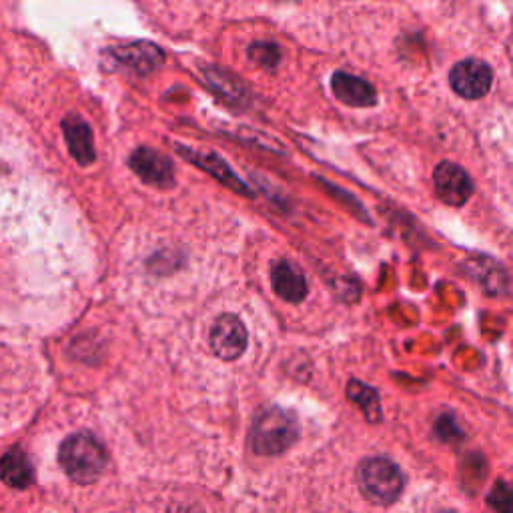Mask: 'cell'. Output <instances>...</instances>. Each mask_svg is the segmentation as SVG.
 I'll list each match as a JSON object with an SVG mask.
<instances>
[{
  "instance_id": "cell-1",
  "label": "cell",
  "mask_w": 513,
  "mask_h": 513,
  "mask_svg": "<svg viewBox=\"0 0 513 513\" xmlns=\"http://www.w3.org/2000/svg\"><path fill=\"white\" fill-rule=\"evenodd\" d=\"M107 451L91 433H75L67 437L59 449V463L65 473L83 485L95 483L107 467Z\"/></svg>"
},
{
  "instance_id": "cell-2",
  "label": "cell",
  "mask_w": 513,
  "mask_h": 513,
  "mask_svg": "<svg viewBox=\"0 0 513 513\" xmlns=\"http://www.w3.org/2000/svg\"><path fill=\"white\" fill-rule=\"evenodd\" d=\"M301 427L295 413L269 407L261 411L253 423L251 447L257 455H279L299 439Z\"/></svg>"
},
{
  "instance_id": "cell-3",
  "label": "cell",
  "mask_w": 513,
  "mask_h": 513,
  "mask_svg": "<svg viewBox=\"0 0 513 513\" xmlns=\"http://www.w3.org/2000/svg\"><path fill=\"white\" fill-rule=\"evenodd\" d=\"M363 495L375 505H391L399 499L405 479L401 469L387 457H369L357 469Z\"/></svg>"
},
{
  "instance_id": "cell-4",
  "label": "cell",
  "mask_w": 513,
  "mask_h": 513,
  "mask_svg": "<svg viewBox=\"0 0 513 513\" xmlns=\"http://www.w3.org/2000/svg\"><path fill=\"white\" fill-rule=\"evenodd\" d=\"M209 343H211L213 353L219 359L235 361L247 349V343H249L247 327L243 325V321L237 315H221L211 329Z\"/></svg>"
},
{
  "instance_id": "cell-5",
  "label": "cell",
  "mask_w": 513,
  "mask_h": 513,
  "mask_svg": "<svg viewBox=\"0 0 513 513\" xmlns=\"http://www.w3.org/2000/svg\"><path fill=\"white\" fill-rule=\"evenodd\" d=\"M433 185L437 197L451 207L465 205L473 195V181L469 173L449 161H443L435 167Z\"/></svg>"
},
{
  "instance_id": "cell-6",
  "label": "cell",
  "mask_w": 513,
  "mask_h": 513,
  "mask_svg": "<svg viewBox=\"0 0 513 513\" xmlns=\"http://www.w3.org/2000/svg\"><path fill=\"white\" fill-rule=\"evenodd\" d=\"M491 81H493L491 69L485 63L475 61V59H467V61L457 63L449 73L451 89L459 97L469 99V101L485 97L491 89Z\"/></svg>"
},
{
  "instance_id": "cell-7",
  "label": "cell",
  "mask_w": 513,
  "mask_h": 513,
  "mask_svg": "<svg viewBox=\"0 0 513 513\" xmlns=\"http://www.w3.org/2000/svg\"><path fill=\"white\" fill-rule=\"evenodd\" d=\"M129 165L147 185L161 187V189H167V187L175 185L173 163L169 161V157L161 155L155 149H149V147L137 149L133 153Z\"/></svg>"
},
{
  "instance_id": "cell-8",
  "label": "cell",
  "mask_w": 513,
  "mask_h": 513,
  "mask_svg": "<svg viewBox=\"0 0 513 513\" xmlns=\"http://www.w3.org/2000/svg\"><path fill=\"white\" fill-rule=\"evenodd\" d=\"M111 55L115 57V61L123 69L131 71V73H135L139 77H147V75L155 73L165 63L163 49H159L153 43H145V41L131 43L127 47L115 49Z\"/></svg>"
},
{
  "instance_id": "cell-9",
  "label": "cell",
  "mask_w": 513,
  "mask_h": 513,
  "mask_svg": "<svg viewBox=\"0 0 513 513\" xmlns=\"http://www.w3.org/2000/svg\"><path fill=\"white\" fill-rule=\"evenodd\" d=\"M273 291L287 303H301L307 297V279L291 261H277L271 269Z\"/></svg>"
},
{
  "instance_id": "cell-10",
  "label": "cell",
  "mask_w": 513,
  "mask_h": 513,
  "mask_svg": "<svg viewBox=\"0 0 513 513\" xmlns=\"http://www.w3.org/2000/svg\"><path fill=\"white\" fill-rule=\"evenodd\" d=\"M63 133H65V139L69 143V151L77 159L79 165H91L97 159L93 131L83 117H79L75 113L65 117Z\"/></svg>"
},
{
  "instance_id": "cell-11",
  "label": "cell",
  "mask_w": 513,
  "mask_h": 513,
  "mask_svg": "<svg viewBox=\"0 0 513 513\" xmlns=\"http://www.w3.org/2000/svg\"><path fill=\"white\" fill-rule=\"evenodd\" d=\"M331 89L333 95L349 107H373L377 103L375 87L349 73H335Z\"/></svg>"
},
{
  "instance_id": "cell-12",
  "label": "cell",
  "mask_w": 513,
  "mask_h": 513,
  "mask_svg": "<svg viewBox=\"0 0 513 513\" xmlns=\"http://www.w3.org/2000/svg\"><path fill=\"white\" fill-rule=\"evenodd\" d=\"M0 479L15 489H25L33 483L35 469L25 451L11 449L0 457Z\"/></svg>"
},
{
  "instance_id": "cell-13",
  "label": "cell",
  "mask_w": 513,
  "mask_h": 513,
  "mask_svg": "<svg viewBox=\"0 0 513 513\" xmlns=\"http://www.w3.org/2000/svg\"><path fill=\"white\" fill-rule=\"evenodd\" d=\"M347 393H349L351 401H355L363 409V413L369 421H379L381 419V405H379V395H377L375 389L367 387L361 381H351Z\"/></svg>"
},
{
  "instance_id": "cell-14",
  "label": "cell",
  "mask_w": 513,
  "mask_h": 513,
  "mask_svg": "<svg viewBox=\"0 0 513 513\" xmlns=\"http://www.w3.org/2000/svg\"><path fill=\"white\" fill-rule=\"evenodd\" d=\"M191 157V155H189ZM205 161H209V163H203V161H199V159H195V157H191L197 165H201L203 169H207V171H211L219 181H223L227 187H231V189H235V191H239V193H243V195H249V189L243 185V183H239L237 179H235V175H233V171L225 165V161H221L219 157H215V155H201Z\"/></svg>"
},
{
  "instance_id": "cell-15",
  "label": "cell",
  "mask_w": 513,
  "mask_h": 513,
  "mask_svg": "<svg viewBox=\"0 0 513 513\" xmlns=\"http://www.w3.org/2000/svg\"><path fill=\"white\" fill-rule=\"evenodd\" d=\"M207 81L221 93L225 95L227 99H235V101H241L245 97V91L243 87H239L237 79L229 77L227 73H221V71H207Z\"/></svg>"
},
{
  "instance_id": "cell-16",
  "label": "cell",
  "mask_w": 513,
  "mask_h": 513,
  "mask_svg": "<svg viewBox=\"0 0 513 513\" xmlns=\"http://www.w3.org/2000/svg\"><path fill=\"white\" fill-rule=\"evenodd\" d=\"M249 57L265 69H275L281 61V51L273 43H255L249 49Z\"/></svg>"
},
{
  "instance_id": "cell-17",
  "label": "cell",
  "mask_w": 513,
  "mask_h": 513,
  "mask_svg": "<svg viewBox=\"0 0 513 513\" xmlns=\"http://www.w3.org/2000/svg\"><path fill=\"white\" fill-rule=\"evenodd\" d=\"M489 505L497 511V513H511V491L507 487V483L499 481L493 491L489 493Z\"/></svg>"
},
{
  "instance_id": "cell-18",
  "label": "cell",
  "mask_w": 513,
  "mask_h": 513,
  "mask_svg": "<svg viewBox=\"0 0 513 513\" xmlns=\"http://www.w3.org/2000/svg\"><path fill=\"white\" fill-rule=\"evenodd\" d=\"M441 513H455V511H441Z\"/></svg>"
}]
</instances>
